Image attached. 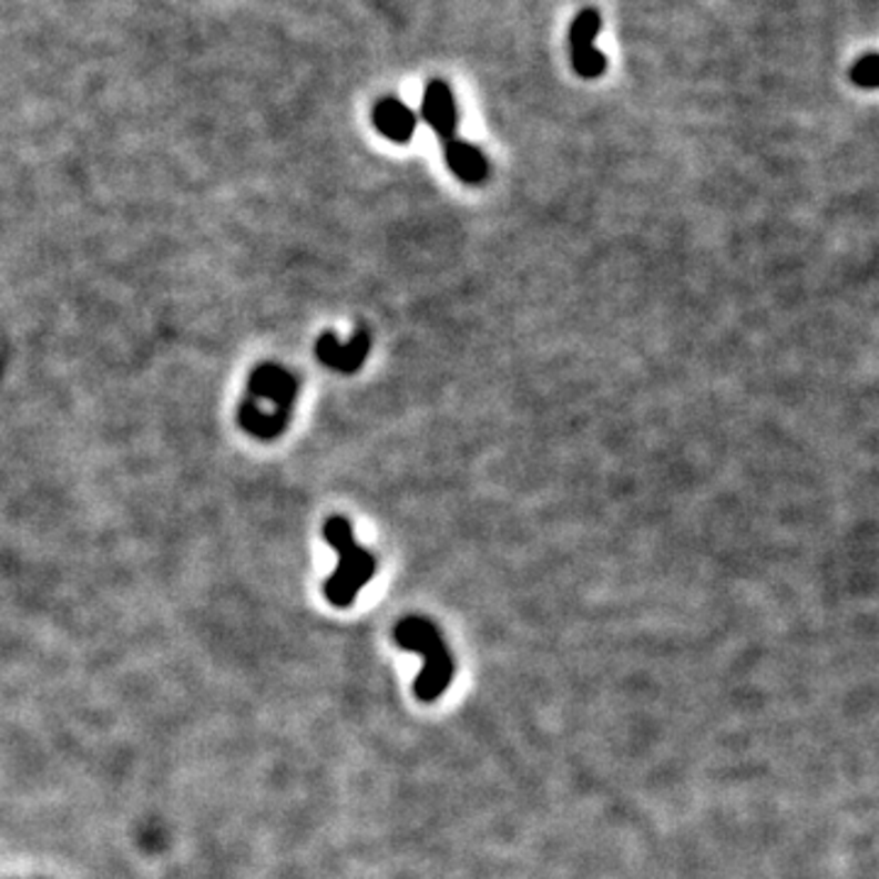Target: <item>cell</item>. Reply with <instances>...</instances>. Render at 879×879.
Here are the masks:
<instances>
[{"label": "cell", "instance_id": "cell-1", "mask_svg": "<svg viewBox=\"0 0 879 879\" xmlns=\"http://www.w3.org/2000/svg\"><path fill=\"white\" fill-rule=\"evenodd\" d=\"M323 538L337 552V570L325 580L323 594L335 609L352 606L365 584L377 574V558L357 543L347 518L333 515L323 525Z\"/></svg>", "mask_w": 879, "mask_h": 879}, {"label": "cell", "instance_id": "cell-2", "mask_svg": "<svg viewBox=\"0 0 879 879\" xmlns=\"http://www.w3.org/2000/svg\"><path fill=\"white\" fill-rule=\"evenodd\" d=\"M393 641L401 650H411L423 657V670L418 672L413 684L418 702H438L454 679V657L444 645L438 625L423 616H406L396 623Z\"/></svg>", "mask_w": 879, "mask_h": 879}, {"label": "cell", "instance_id": "cell-3", "mask_svg": "<svg viewBox=\"0 0 879 879\" xmlns=\"http://www.w3.org/2000/svg\"><path fill=\"white\" fill-rule=\"evenodd\" d=\"M298 396V381L292 371L279 365H262L247 381V399L269 401L274 413L292 418V408Z\"/></svg>", "mask_w": 879, "mask_h": 879}, {"label": "cell", "instance_id": "cell-4", "mask_svg": "<svg viewBox=\"0 0 879 879\" xmlns=\"http://www.w3.org/2000/svg\"><path fill=\"white\" fill-rule=\"evenodd\" d=\"M601 28V16L596 10H582L570 28L572 67L584 79H599L606 71V57L596 50V34Z\"/></svg>", "mask_w": 879, "mask_h": 879}, {"label": "cell", "instance_id": "cell-5", "mask_svg": "<svg viewBox=\"0 0 879 879\" xmlns=\"http://www.w3.org/2000/svg\"><path fill=\"white\" fill-rule=\"evenodd\" d=\"M371 337L367 330H357L349 343H340L333 333H323L316 343V355L325 367H330L340 375H355L365 365L369 355Z\"/></svg>", "mask_w": 879, "mask_h": 879}, {"label": "cell", "instance_id": "cell-6", "mask_svg": "<svg viewBox=\"0 0 879 879\" xmlns=\"http://www.w3.org/2000/svg\"><path fill=\"white\" fill-rule=\"evenodd\" d=\"M420 115L426 123L438 132L442 142L454 140L457 135V105L450 86L444 81H430L423 93V105Z\"/></svg>", "mask_w": 879, "mask_h": 879}, {"label": "cell", "instance_id": "cell-7", "mask_svg": "<svg viewBox=\"0 0 879 879\" xmlns=\"http://www.w3.org/2000/svg\"><path fill=\"white\" fill-rule=\"evenodd\" d=\"M371 123H375V127L387 140L396 144H406L413 137L418 117L411 108L401 103L399 99H381L375 105V111H371Z\"/></svg>", "mask_w": 879, "mask_h": 879}, {"label": "cell", "instance_id": "cell-8", "mask_svg": "<svg viewBox=\"0 0 879 879\" xmlns=\"http://www.w3.org/2000/svg\"><path fill=\"white\" fill-rule=\"evenodd\" d=\"M444 162H448L450 172L469 186L487 182V176H489L487 156L481 154V150L474 147V144L462 142L457 137L444 142Z\"/></svg>", "mask_w": 879, "mask_h": 879}, {"label": "cell", "instance_id": "cell-9", "mask_svg": "<svg viewBox=\"0 0 879 879\" xmlns=\"http://www.w3.org/2000/svg\"><path fill=\"white\" fill-rule=\"evenodd\" d=\"M239 426H243L252 436L259 438V440H274L279 438L286 423H288V416H279V413H272V411H264L262 406H257L255 401L245 399L243 406H239Z\"/></svg>", "mask_w": 879, "mask_h": 879}, {"label": "cell", "instance_id": "cell-10", "mask_svg": "<svg viewBox=\"0 0 879 879\" xmlns=\"http://www.w3.org/2000/svg\"><path fill=\"white\" fill-rule=\"evenodd\" d=\"M850 79L860 89H877L879 83V59L877 54H865L858 64L852 67Z\"/></svg>", "mask_w": 879, "mask_h": 879}, {"label": "cell", "instance_id": "cell-11", "mask_svg": "<svg viewBox=\"0 0 879 879\" xmlns=\"http://www.w3.org/2000/svg\"><path fill=\"white\" fill-rule=\"evenodd\" d=\"M28 879H47V877H28Z\"/></svg>", "mask_w": 879, "mask_h": 879}]
</instances>
